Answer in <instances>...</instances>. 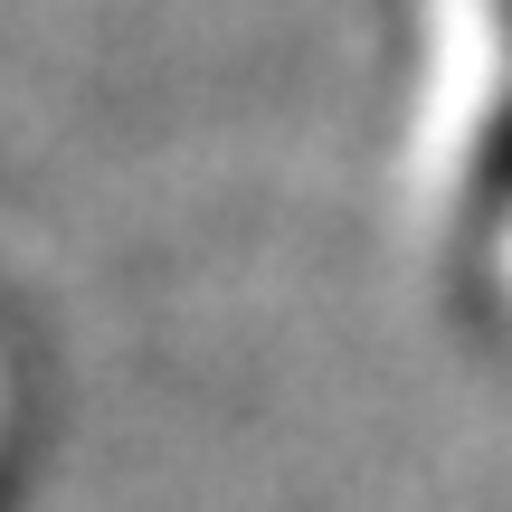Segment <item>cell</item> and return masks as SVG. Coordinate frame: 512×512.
<instances>
[{
  "instance_id": "cell-1",
  "label": "cell",
  "mask_w": 512,
  "mask_h": 512,
  "mask_svg": "<svg viewBox=\"0 0 512 512\" xmlns=\"http://www.w3.org/2000/svg\"><path fill=\"white\" fill-rule=\"evenodd\" d=\"M446 219L465 256H512V0H494V86L465 133V181Z\"/></svg>"
}]
</instances>
